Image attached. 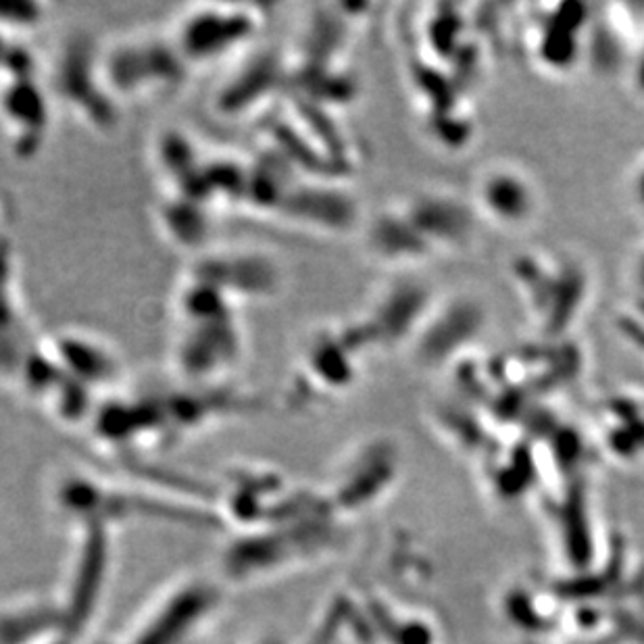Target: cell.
Returning a JSON list of instances; mask_svg holds the SVG:
<instances>
[{
    "mask_svg": "<svg viewBox=\"0 0 644 644\" xmlns=\"http://www.w3.org/2000/svg\"><path fill=\"white\" fill-rule=\"evenodd\" d=\"M476 201L484 217L507 228L534 219L538 205L534 183L514 165H492L479 174Z\"/></svg>",
    "mask_w": 644,
    "mask_h": 644,
    "instance_id": "6da1fadb",
    "label": "cell"
},
{
    "mask_svg": "<svg viewBox=\"0 0 644 644\" xmlns=\"http://www.w3.org/2000/svg\"><path fill=\"white\" fill-rule=\"evenodd\" d=\"M630 192L640 211H644V157L636 163L632 177H630Z\"/></svg>",
    "mask_w": 644,
    "mask_h": 644,
    "instance_id": "7a4b0ae2",
    "label": "cell"
},
{
    "mask_svg": "<svg viewBox=\"0 0 644 644\" xmlns=\"http://www.w3.org/2000/svg\"><path fill=\"white\" fill-rule=\"evenodd\" d=\"M636 82H639V84H636V86H639V90L644 92V55H642L640 63H639V74H636Z\"/></svg>",
    "mask_w": 644,
    "mask_h": 644,
    "instance_id": "3957f363",
    "label": "cell"
}]
</instances>
